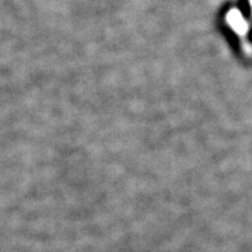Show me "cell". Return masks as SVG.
<instances>
[{"mask_svg": "<svg viewBox=\"0 0 252 252\" xmlns=\"http://www.w3.org/2000/svg\"><path fill=\"white\" fill-rule=\"evenodd\" d=\"M225 23L227 26L233 30L235 35L240 38L241 46H243L244 54L248 58H252V44L248 41V34H250V24L243 16V13L238 9H230L225 14Z\"/></svg>", "mask_w": 252, "mask_h": 252, "instance_id": "1", "label": "cell"}, {"mask_svg": "<svg viewBox=\"0 0 252 252\" xmlns=\"http://www.w3.org/2000/svg\"><path fill=\"white\" fill-rule=\"evenodd\" d=\"M250 1V6H251V11H252V0H248Z\"/></svg>", "mask_w": 252, "mask_h": 252, "instance_id": "2", "label": "cell"}]
</instances>
